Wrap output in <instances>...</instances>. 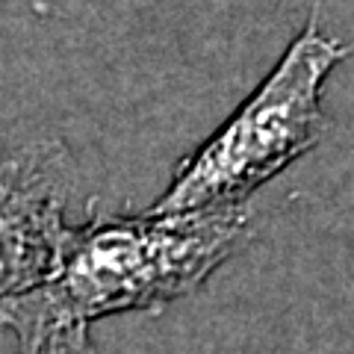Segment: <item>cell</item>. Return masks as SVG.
<instances>
[{
    "mask_svg": "<svg viewBox=\"0 0 354 354\" xmlns=\"http://www.w3.org/2000/svg\"><path fill=\"white\" fill-rule=\"evenodd\" d=\"M251 234L248 204L68 225L50 278L0 307V330L18 342L48 325L160 310L201 290Z\"/></svg>",
    "mask_w": 354,
    "mask_h": 354,
    "instance_id": "obj_1",
    "label": "cell"
},
{
    "mask_svg": "<svg viewBox=\"0 0 354 354\" xmlns=\"http://www.w3.org/2000/svg\"><path fill=\"white\" fill-rule=\"evenodd\" d=\"M346 57L348 50L310 18L266 80L180 162L148 213L248 204L263 183L290 169L319 142L325 86Z\"/></svg>",
    "mask_w": 354,
    "mask_h": 354,
    "instance_id": "obj_2",
    "label": "cell"
},
{
    "mask_svg": "<svg viewBox=\"0 0 354 354\" xmlns=\"http://www.w3.org/2000/svg\"><path fill=\"white\" fill-rule=\"evenodd\" d=\"M71 186L62 142L0 133V307L50 278L68 234Z\"/></svg>",
    "mask_w": 354,
    "mask_h": 354,
    "instance_id": "obj_3",
    "label": "cell"
},
{
    "mask_svg": "<svg viewBox=\"0 0 354 354\" xmlns=\"http://www.w3.org/2000/svg\"><path fill=\"white\" fill-rule=\"evenodd\" d=\"M15 354H97L88 325H48L15 342Z\"/></svg>",
    "mask_w": 354,
    "mask_h": 354,
    "instance_id": "obj_4",
    "label": "cell"
}]
</instances>
